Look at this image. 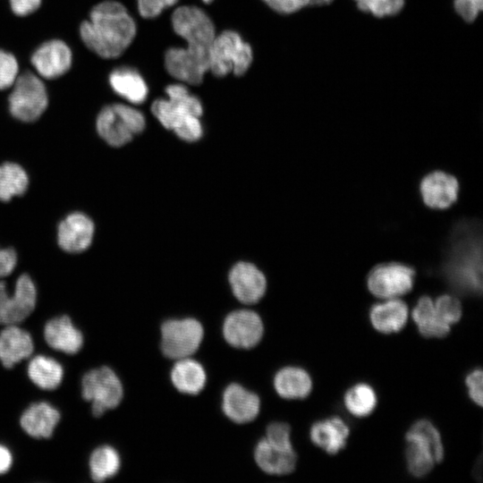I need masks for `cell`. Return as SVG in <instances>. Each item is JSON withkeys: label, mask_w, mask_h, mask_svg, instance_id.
I'll list each match as a JSON object with an SVG mask.
<instances>
[{"label": "cell", "mask_w": 483, "mask_h": 483, "mask_svg": "<svg viewBox=\"0 0 483 483\" xmlns=\"http://www.w3.org/2000/svg\"><path fill=\"white\" fill-rule=\"evenodd\" d=\"M412 318L420 335L425 337H444L450 332V326L437 317L433 301L422 296L412 310Z\"/></svg>", "instance_id": "cell-29"}, {"label": "cell", "mask_w": 483, "mask_h": 483, "mask_svg": "<svg viewBox=\"0 0 483 483\" xmlns=\"http://www.w3.org/2000/svg\"><path fill=\"white\" fill-rule=\"evenodd\" d=\"M43 336L50 348L69 355L78 353L84 343L82 332L67 315L49 319L44 326Z\"/></svg>", "instance_id": "cell-16"}, {"label": "cell", "mask_w": 483, "mask_h": 483, "mask_svg": "<svg viewBox=\"0 0 483 483\" xmlns=\"http://www.w3.org/2000/svg\"><path fill=\"white\" fill-rule=\"evenodd\" d=\"M94 224L82 213H72L58 225L57 241L59 246L67 252H81L92 242Z\"/></svg>", "instance_id": "cell-17"}, {"label": "cell", "mask_w": 483, "mask_h": 483, "mask_svg": "<svg viewBox=\"0 0 483 483\" xmlns=\"http://www.w3.org/2000/svg\"><path fill=\"white\" fill-rule=\"evenodd\" d=\"M252 60V49L241 35L233 30H225L213 41L209 69L216 77H225L230 72L242 76Z\"/></svg>", "instance_id": "cell-9"}, {"label": "cell", "mask_w": 483, "mask_h": 483, "mask_svg": "<svg viewBox=\"0 0 483 483\" xmlns=\"http://www.w3.org/2000/svg\"><path fill=\"white\" fill-rule=\"evenodd\" d=\"M202 1H203L204 3H206V4H209V3H211L213 0H202Z\"/></svg>", "instance_id": "cell-47"}, {"label": "cell", "mask_w": 483, "mask_h": 483, "mask_svg": "<svg viewBox=\"0 0 483 483\" xmlns=\"http://www.w3.org/2000/svg\"><path fill=\"white\" fill-rule=\"evenodd\" d=\"M167 99L158 98L151 106V112L166 129L186 141H196L203 134L199 117L203 107L199 97L179 83L165 88Z\"/></svg>", "instance_id": "cell-3"}, {"label": "cell", "mask_w": 483, "mask_h": 483, "mask_svg": "<svg viewBox=\"0 0 483 483\" xmlns=\"http://www.w3.org/2000/svg\"><path fill=\"white\" fill-rule=\"evenodd\" d=\"M360 10L369 12L377 17L398 13L404 5V0H354Z\"/></svg>", "instance_id": "cell-37"}, {"label": "cell", "mask_w": 483, "mask_h": 483, "mask_svg": "<svg viewBox=\"0 0 483 483\" xmlns=\"http://www.w3.org/2000/svg\"><path fill=\"white\" fill-rule=\"evenodd\" d=\"M108 83L114 93L131 104H141L148 97L147 82L133 67H116L108 75Z\"/></svg>", "instance_id": "cell-24"}, {"label": "cell", "mask_w": 483, "mask_h": 483, "mask_svg": "<svg viewBox=\"0 0 483 483\" xmlns=\"http://www.w3.org/2000/svg\"><path fill=\"white\" fill-rule=\"evenodd\" d=\"M273 10L281 13H292L309 4L310 0H263Z\"/></svg>", "instance_id": "cell-42"}, {"label": "cell", "mask_w": 483, "mask_h": 483, "mask_svg": "<svg viewBox=\"0 0 483 483\" xmlns=\"http://www.w3.org/2000/svg\"><path fill=\"white\" fill-rule=\"evenodd\" d=\"M170 382L182 394L198 395L207 384L204 366L196 360L185 358L175 360L169 372Z\"/></svg>", "instance_id": "cell-22"}, {"label": "cell", "mask_w": 483, "mask_h": 483, "mask_svg": "<svg viewBox=\"0 0 483 483\" xmlns=\"http://www.w3.org/2000/svg\"><path fill=\"white\" fill-rule=\"evenodd\" d=\"M221 330L224 340L231 347L250 350L261 343L265 326L258 312L251 309H237L226 315Z\"/></svg>", "instance_id": "cell-10"}, {"label": "cell", "mask_w": 483, "mask_h": 483, "mask_svg": "<svg viewBox=\"0 0 483 483\" xmlns=\"http://www.w3.org/2000/svg\"><path fill=\"white\" fill-rule=\"evenodd\" d=\"M159 350L164 358H190L199 349L205 336L202 323L195 318H167L160 326Z\"/></svg>", "instance_id": "cell-5"}, {"label": "cell", "mask_w": 483, "mask_h": 483, "mask_svg": "<svg viewBox=\"0 0 483 483\" xmlns=\"http://www.w3.org/2000/svg\"><path fill=\"white\" fill-rule=\"evenodd\" d=\"M28 183L27 174L19 165L5 163L0 165V200L8 201L13 196L23 194Z\"/></svg>", "instance_id": "cell-33"}, {"label": "cell", "mask_w": 483, "mask_h": 483, "mask_svg": "<svg viewBox=\"0 0 483 483\" xmlns=\"http://www.w3.org/2000/svg\"><path fill=\"white\" fill-rule=\"evenodd\" d=\"M408 443L405 450V460L409 473L415 478L428 475L436 462L432 447L425 441L405 437Z\"/></svg>", "instance_id": "cell-31"}, {"label": "cell", "mask_w": 483, "mask_h": 483, "mask_svg": "<svg viewBox=\"0 0 483 483\" xmlns=\"http://www.w3.org/2000/svg\"><path fill=\"white\" fill-rule=\"evenodd\" d=\"M83 44L92 53L105 59L120 56L136 34V23L123 4L106 0L89 12V19L79 29Z\"/></svg>", "instance_id": "cell-1"}, {"label": "cell", "mask_w": 483, "mask_h": 483, "mask_svg": "<svg viewBox=\"0 0 483 483\" xmlns=\"http://www.w3.org/2000/svg\"><path fill=\"white\" fill-rule=\"evenodd\" d=\"M81 396L91 403L94 418H101L106 411L117 408L124 397L123 383L115 371L101 366L86 372L81 378Z\"/></svg>", "instance_id": "cell-6"}, {"label": "cell", "mask_w": 483, "mask_h": 483, "mask_svg": "<svg viewBox=\"0 0 483 483\" xmlns=\"http://www.w3.org/2000/svg\"><path fill=\"white\" fill-rule=\"evenodd\" d=\"M178 0H137L138 10L144 18H155L165 8L174 5Z\"/></svg>", "instance_id": "cell-39"}, {"label": "cell", "mask_w": 483, "mask_h": 483, "mask_svg": "<svg viewBox=\"0 0 483 483\" xmlns=\"http://www.w3.org/2000/svg\"><path fill=\"white\" fill-rule=\"evenodd\" d=\"M266 440L275 447L293 451L291 441V427L289 424L282 421H273L265 428Z\"/></svg>", "instance_id": "cell-36"}, {"label": "cell", "mask_w": 483, "mask_h": 483, "mask_svg": "<svg viewBox=\"0 0 483 483\" xmlns=\"http://www.w3.org/2000/svg\"><path fill=\"white\" fill-rule=\"evenodd\" d=\"M459 184L449 174L435 171L427 174L420 182L424 203L432 208H446L457 199Z\"/></svg>", "instance_id": "cell-20"}, {"label": "cell", "mask_w": 483, "mask_h": 483, "mask_svg": "<svg viewBox=\"0 0 483 483\" xmlns=\"http://www.w3.org/2000/svg\"><path fill=\"white\" fill-rule=\"evenodd\" d=\"M333 0H310L309 4L312 5H323L330 4Z\"/></svg>", "instance_id": "cell-46"}, {"label": "cell", "mask_w": 483, "mask_h": 483, "mask_svg": "<svg viewBox=\"0 0 483 483\" xmlns=\"http://www.w3.org/2000/svg\"><path fill=\"white\" fill-rule=\"evenodd\" d=\"M405 437H416L429 444L436 456L437 462H441L444 458V447L440 433L436 427L426 419H421L414 423L407 432Z\"/></svg>", "instance_id": "cell-34"}, {"label": "cell", "mask_w": 483, "mask_h": 483, "mask_svg": "<svg viewBox=\"0 0 483 483\" xmlns=\"http://www.w3.org/2000/svg\"><path fill=\"white\" fill-rule=\"evenodd\" d=\"M97 131L112 147H122L142 132L146 127L144 114L138 109L114 103L106 106L97 118Z\"/></svg>", "instance_id": "cell-7"}, {"label": "cell", "mask_w": 483, "mask_h": 483, "mask_svg": "<svg viewBox=\"0 0 483 483\" xmlns=\"http://www.w3.org/2000/svg\"><path fill=\"white\" fill-rule=\"evenodd\" d=\"M165 65L174 78L198 85L203 80L208 67L191 57L183 47H170L165 55Z\"/></svg>", "instance_id": "cell-25"}, {"label": "cell", "mask_w": 483, "mask_h": 483, "mask_svg": "<svg viewBox=\"0 0 483 483\" xmlns=\"http://www.w3.org/2000/svg\"><path fill=\"white\" fill-rule=\"evenodd\" d=\"M19 75V64L16 57L0 49V90L10 89Z\"/></svg>", "instance_id": "cell-38"}, {"label": "cell", "mask_w": 483, "mask_h": 483, "mask_svg": "<svg viewBox=\"0 0 483 483\" xmlns=\"http://www.w3.org/2000/svg\"><path fill=\"white\" fill-rule=\"evenodd\" d=\"M414 277L415 271L409 266L396 262L381 264L369 272L367 285L375 296L390 299L410 292Z\"/></svg>", "instance_id": "cell-12"}, {"label": "cell", "mask_w": 483, "mask_h": 483, "mask_svg": "<svg viewBox=\"0 0 483 483\" xmlns=\"http://www.w3.org/2000/svg\"><path fill=\"white\" fill-rule=\"evenodd\" d=\"M61 419L57 409L47 402L31 403L21 415L20 426L30 437L48 439Z\"/></svg>", "instance_id": "cell-19"}, {"label": "cell", "mask_w": 483, "mask_h": 483, "mask_svg": "<svg viewBox=\"0 0 483 483\" xmlns=\"http://www.w3.org/2000/svg\"><path fill=\"white\" fill-rule=\"evenodd\" d=\"M261 400L258 394L238 383L229 384L221 396V411L225 417L237 425L252 422L259 415Z\"/></svg>", "instance_id": "cell-13"}, {"label": "cell", "mask_w": 483, "mask_h": 483, "mask_svg": "<svg viewBox=\"0 0 483 483\" xmlns=\"http://www.w3.org/2000/svg\"><path fill=\"white\" fill-rule=\"evenodd\" d=\"M457 13L467 22H472L483 9V0H454Z\"/></svg>", "instance_id": "cell-40"}, {"label": "cell", "mask_w": 483, "mask_h": 483, "mask_svg": "<svg viewBox=\"0 0 483 483\" xmlns=\"http://www.w3.org/2000/svg\"><path fill=\"white\" fill-rule=\"evenodd\" d=\"M90 478L94 482H103L116 476L121 468L118 451L111 445H104L95 448L89 459Z\"/></svg>", "instance_id": "cell-30"}, {"label": "cell", "mask_w": 483, "mask_h": 483, "mask_svg": "<svg viewBox=\"0 0 483 483\" xmlns=\"http://www.w3.org/2000/svg\"><path fill=\"white\" fill-rule=\"evenodd\" d=\"M350 430L339 417L315 422L309 430V438L318 447L329 454H335L346 445Z\"/></svg>", "instance_id": "cell-23"}, {"label": "cell", "mask_w": 483, "mask_h": 483, "mask_svg": "<svg viewBox=\"0 0 483 483\" xmlns=\"http://www.w3.org/2000/svg\"><path fill=\"white\" fill-rule=\"evenodd\" d=\"M42 0H9L13 13L17 16H27L36 12Z\"/></svg>", "instance_id": "cell-43"}, {"label": "cell", "mask_w": 483, "mask_h": 483, "mask_svg": "<svg viewBox=\"0 0 483 483\" xmlns=\"http://www.w3.org/2000/svg\"><path fill=\"white\" fill-rule=\"evenodd\" d=\"M34 352L30 332L18 325L4 326L0 331V363L7 369L29 359Z\"/></svg>", "instance_id": "cell-18"}, {"label": "cell", "mask_w": 483, "mask_h": 483, "mask_svg": "<svg viewBox=\"0 0 483 483\" xmlns=\"http://www.w3.org/2000/svg\"><path fill=\"white\" fill-rule=\"evenodd\" d=\"M434 307L440 320L450 326L461 319L462 305L459 300L453 296L448 294L439 296L434 302Z\"/></svg>", "instance_id": "cell-35"}, {"label": "cell", "mask_w": 483, "mask_h": 483, "mask_svg": "<svg viewBox=\"0 0 483 483\" xmlns=\"http://www.w3.org/2000/svg\"><path fill=\"white\" fill-rule=\"evenodd\" d=\"M30 63L40 78L55 80L72 67V52L64 41L50 39L33 52Z\"/></svg>", "instance_id": "cell-14"}, {"label": "cell", "mask_w": 483, "mask_h": 483, "mask_svg": "<svg viewBox=\"0 0 483 483\" xmlns=\"http://www.w3.org/2000/svg\"><path fill=\"white\" fill-rule=\"evenodd\" d=\"M27 375L39 389L53 391L59 387L63 381L64 369L53 358L36 355L28 363Z\"/></svg>", "instance_id": "cell-28"}, {"label": "cell", "mask_w": 483, "mask_h": 483, "mask_svg": "<svg viewBox=\"0 0 483 483\" xmlns=\"http://www.w3.org/2000/svg\"><path fill=\"white\" fill-rule=\"evenodd\" d=\"M37 305V289L26 274L16 281L13 294L7 292L4 282L0 281V326L19 325L34 311Z\"/></svg>", "instance_id": "cell-11"}, {"label": "cell", "mask_w": 483, "mask_h": 483, "mask_svg": "<svg viewBox=\"0 0 483 483\" xmlns=\"http://www.w3.org/2000/svg\"><path fill=\"white\" fill-rule=\"evenodd\" d=\"M344 405L347 411L355 417L369 415L377 406V394L374 389L364 383L351 387L344 394Z\"/></svg>", "instance_id": "cell-32"}, {"label": "cell", "mask_w": 483, "mask_h": 483, "mask_svg": "<svg viewBox=\"0 0 483 483\" xmlns=\"http://www.w3.org/2000/svg\"><path fill=\"white\" fill-rule=\"evenodd\" d=\"M13 462V454L9 448L0 445V475H4L10 470Z\"/></svg>", "instance_id": "cell-45"}, {"label": "cell", "mask_w": 483, "mask_h": 483, "mask_svg": "<svg viewBox=\"0 0 483 483\" xmlns=\"http://www.w3.org/2000/svg\"><path fill=\"white\" fill-rule=\"evenodd\" d=\"M444 274L448 283L461 293L481 294V237L475 225L461 224L455 229Z\"/></svg>", "instance_id": "cell-2"}, {"label": "cell", "mask_w": 483, "mask_h": 483, "mask_svg": "<svg viewBox=\"0 0 483 483\" xmlns=\"http://www.w3.org/2000/svg\"><path fill=\"white\" fill-rule=\"evenodd\" d=\"M228 281L233 296L245 305L258 303L267 291L264 274L249 262L235 264L229 272Z\"/></svg>", "instance_id": "cell-15"}, {"label": "cell", "mask_w": 483, "mask_h": 483, "mask_svg": "<svg viewBox=\"0 0 483 483\" xmlns=\"http://www.w3.org/2000/svg\"><path fill=\"white\" fill-rule=\"evenodd\" d=\"M16 262V253L13 249H0V278L9 275L13 271Z\"/></svg>", "instance_id": "cell-44"}, {"label": "cell", "mask_w": 483, "mask_h": 483, "mask_svg": "<svg viewBox=\"0 0 483 483\" xmlns=\"http://www.w3.org/2000/svg\"><path fill=\"white\" fill-rule=\"evenodd\" d=\"M176 34L186 40V52L209 67L210 51L215 39V26L209 16L196 6L178 7L172 15Z\"/></svg>", "instance_id": "cell-4"}, {"label": "cell", "mask_w": 483, "mask_h": 483, "mask_svg": "<svg viewBox=\"0 0 483 483\" xmlns=\"http://www.w3.org/2000/svg\"><path fill=\"white\" fill-rule=\"evenodd\" d=\"M258 468L270 476H284L292 473L297 465L295 451H286L270 445L265 437L259 439L253 451Z\"/></svg>", "instance_id": "cell-21"}, {"label": "cell", "mask_w": 483, "mask_h": 483, "mask_svg": "<svg viewBox=\"0 0 483 483\" xmlns=\"http://www.w3.org/2000/svg\"><path fill=\"white\" fill-rule=\"evenodd\" d=\"M373 327L380 333L392 334L401 331L408 319V307L401 300H389L375 304L369 311Z\"/></svg>", "instance_id": "cell-27"}, {"label": "cell", "mask_w": 483, "mask_h": 483, "mask_svg": "<svg viewBox=\"0 0 483 483\" xmlns=\"http://www.w3.org/2000/svg\"><path fill=\"white\" fill-rule=\"evenodd\" d=\"M482 370L480 369L471 371L465 379L470 399L479 406H482Z\"/></svg>", "instance_id": "cell-41"}, {"label": "cell", "mask_w": 483, "mask_h": 483, "mask_svg": "<svg viewBox=\"0 0 483 483\" xmlns=\"http://www.w3.org/2000/svg\"><path fill=\"white\" fill-rule=\"evenodd\" d=\"M273 386L276 394L284 399H304L312 390V380L305 369L289 366L275 373Z\"/></svg>", "instance_id": "cell-26"}, {"label": "cell", "mask_w": 483, "mask_h": 483, "mask_svg": "<svg viewBox=\"0 0 483 483\" xmlns=\"http://www.w3.org/2000/svg\"><path fill=\"white\" fill-rule=\"evenodd\" d=\"M8 97L11 114L19 121L31 123L38 120L48 106L45 83L38 74L24 72L18 75Z\"/></svg>", "instance_id": "cell-8"}]
</instances>
